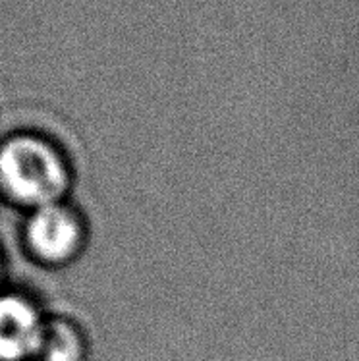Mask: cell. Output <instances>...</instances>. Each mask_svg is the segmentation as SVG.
<instances>
[{
    "mask_svg": "<svg viewBox=\"0 0 359 361\" xmlns=\"http://www.w3.org/2000/svg\"><path fill=\"white\" fill-rule=\"evenodd\" d=\"M18 240L33 265L44 271H64L85 255L91 224L80 205L64 200L22 214Z\"/></svg>",
    "mask_w": 359,
    "mask_h": 361,
    "instance_id": "2",
    "label": "cell"
},
{
    "mask_svg": "<svg viewBox=\"0 0 359 361\" xmlns=\"http://www.w3.org/2000/svg\"><path fill=\"white\" fill-rule=\"evenodd\" d=\"M91 336L85 324L70 313L49 311L35 361H89Z\"/></svg>",
    "mask_w": 359,
    "mask_h": 361,
    "instance_id": "4",
    "label": "cell"
},
{
    "mask_svg": "<svg viewBox=\"0 0 359 361\" xmlns=\"http://www.w3.org/2000/svg\"><path fill=\"white\" fill-rule=\"evenodd\" d=\"M75 169L68 151L35 130L10 132L0 140V201L22 214L72 200Z\"/></svg>",
    "mask_w": 359,
    "mask_h": 361,
    "instance_id": "1",
    "label": "cell"
},
{
    "mask_svg": "<svg viewBox=\"0 0 359 361\" xmlns=\"http://www.w3.org/2000/svg\"><path fill=\"white\" fill-rule=\"evenodd\" d=\"M6 274H8V265H6V253L0 245V292L8 286L6 284Z\"/></svg>",
    "mask_w": 359,
    "mask_h": 361,
    "instance_id": "5",
    "label": "cell"
},
{
    "mask_svg": "<svg viewBox=\"0 0 359 361\" xmlns=\"http://www.w3.org/2000/svg\"><path fill=\"white\" fill-rule=\"evenodd\" d=\"M49 310L35 294L6 286L0 292V361H35Z\"/></svg>",
    "mask_w": 359,
    "mask_h": 361,
    "instance_id": "3",
    "label": "cell"
}]
</instances>
